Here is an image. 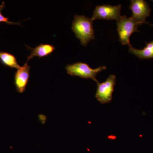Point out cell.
<instances>
[{
	"instance_id": "7",
	"label": "cell",
	"mask_w": 153,
	"mask_h": 153,
	"mask_svg": "<svg viewBox=\"0 0 153 153\" xmlns=\"http://www.w3.org/2000/svg\"><path fill=\"white\" fill-rule=\"evenodd\" d=\"M30 68L27 61L15 72L14 82L16 91L19 93H24L26 90L30 78Z\"/></svg>"
},
{
	"instance_id": "1",
	"label": "cell",
	"mask_w": 153,
	"mask_h": 153,
	"mask_svg": "<svg viewBox=\"0 0 153 153\" xmlns=\"http://www.w3.org/2000/svg\"><path fill=\"white\" fill-rule=\"evenodd\" d=\"M92 19L84 15H75L71 24V30L81 45L86 47L90 41L95 39Z\"/></svg>"
},
{
	"instance_id": "10",
	"label": "cell",
	"mask_w": 153,
	"mask_h": 153,
	"mask_svg": "<svg viewBox=\"0 0 153 153\" xmlns=\"http://www.w3.org/2000/svg\"><path fill=\"white\" fill-rule=\"evenodd\" d=\"M0 62L4 66L18 69L21 67L15 55L9 52L0 51Z\"/></svg>"
},
{
	"instance_id": "3",
	"label": "cell",
	"mask_w": 153,
	"mask_h": 153,
	"mask_svg": "<svg viewBox=\"0 0 153 153\" xmlns=\"http://www.w3.org/2000/svg\"><path fill=\"white\" fill-rule=\"evenodd\" d=\"M117 31L119 40L123 45H127L129 47L131 46L130 42V38L135 32L140 33L138 27L141 25L130 18L126 16H122L117 23Z\"/></svg>"
},
{
	"instance_id": "9",
	"label": "cell",
	"mask_w": 153,
	"mask_h": 153,
	"mask_svg": "<svg viewBox=\"0 0 153 153\" xmlns=\"http://www.w3.org/2000/svg\"><path fill=\"white\" fill-rule=\"evenodd\" d=\"M129 52L141 60L153 58V40L146 43V46L143 49H136L131 46L129 47Z\"/></svg>"
},
{
	"instance_id": "2",
	"label": "cell",
	"mask_w": 153,
	"mask_h": 153,
	"mask_svg": "<svg viewBox=\"0 0 153 153\" xmlns=\"http://www.w3.org/2000/svg\"><path fill=\"white\" fill-rule=\"evenodd\" d=\"M66 70L67 73L72 76H78L84 79H91L97 83L96 76L101 71L105 70L106 66H100L96 68H92L87 63L79 62L67 64Z\"/></svg>"
},
{
	"instance_id": "11",
	"label": "cell",
	"mask_w": 153,
	"mask_h": 153,
	"mask_svg": "<svg viewBox=\"0 0 153 153\" xmlns=\"http://www.w3.org/2000/svg\"><path fill=\"white\" fill-rule=\"evenodd\" d=\"M5 8V4L4 1H3L0 5V23H4L10 25H18L21 26L20 22H14L9 21L8 17H6L2 14V11Z\"/></svg>"
},
{
	"instance_id": "8",
	"label": "cell",
	"mask_w": 153,
	"mask_h": 153,
	"mask_svg": "<svg viewBox=\"0 0 153 153\" xmlns=\"http://www.w3.org/2000/svg\"><path fill=\"white\" fill-rule=\"evenodd\" d=\"M26 47L30 51V55L27 57V62L36 57L39 58L47 57L52 54L55 49V46L49 44H41L34 48L28 46Z\"/></svg>"
},
{
	"instance_id": "4",
	"label": "cell",
	"mask_w": 153,
	"mask_h": 153,
	"mask_svg": "<svg viewBox=\"0 0 153 153\" xmlns=\"http://www.w3.org/2000/svg\"><path fill=\"white\" fill-rule=\"evenodd\" d=\"M116 83V76L114 74H110L105 81L99 82L95 97L101 104L109 103L112 100L113 93Z\"/></svg>"
},
{
	"instance_id": "5",
	"label": "cell",
	"mask_w": 153,
	"mask_h": 153,
	"mask_svg": "<svg viewBox=\"0 0 153 153\" xmlns=\"http://www.w3.org/2000/svg\"><path fill=\"white\" fill-rule=\"evenodd\" d=\"M122 6L103 4L97 5L93 11L91 17L92 21L98 20H116L118 21L121 18V16Z\"/></svg>"
},
{
	"instance_id": "6",
	"label": "cell",
	"mask_w": 153,
	"mask_h": 153,
	"mask_svg": "<svg viewBox=\"0 0 153 153\" xmlns=\"http://www.w3.org/2000/svg\"><path fill=\"white\" fill-rule=\"evenodd\" d=\"M129 8L132 11L131 18L137 23L142 25L147 24L151 25L146 21V19L149 16L151 9L149 5L144 0H131Z\"/></svg>"
}]
</instances>
